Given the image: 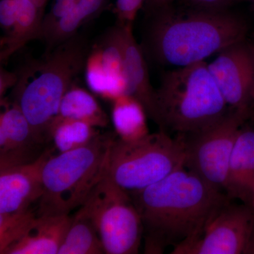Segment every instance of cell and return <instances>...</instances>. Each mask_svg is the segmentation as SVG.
<instances>
[{"label": "cell", "mask_w": 254, "mask_h": 254, "mask_svg": "<svg viewBox=\"0 0 254 254\" xmlns=\"http://www.w3.org/2000/svg\"><path fill=\"white\" fill-rule=\"evenodd\" d=\"M141 216L145 254H162L198 235L228 198L189 170L179 169L144 190L129 193Z\"/></svg>", "instance_id": "obj_1"}, {"label": "cell", "mask_w": 254, "mask_h": 254, "mask_svg": "<svg viewBox=\"0 0 254 254\" xmlns=\"http://www.w3.org/2000/svg\"><path fill=\"white\" fill-rule=\"evenodd\" d=\"M142 49L152 61L176 67L205 61L245 40L247 24L224 9L173 11L168 6L148 13Z\"/></svg>", "instance_id": "obj_2"}, {"label": "cell", "mask_w": 254, "mask_h": 254, "mask_svg": "<svg viewBox=\"0 0 254 254\" xmlns=\"http://www.w3.org/2000/svg\"><path fill=\"white\" fill-rule=\"evenodd\" d=\"M91 47L77 34L39 59L26 62L16 71L18 81L11 99L19 106L43 144L50 141V131L64 95L86 69Z\"/></svg>", "instance_id": "obj_3"}, {"label": "cell", "mask_w": 254, "mask_h": 254, "mask_svg": "<svg viewBox=\"0 0 254 254\" xmlns=\"http://www.w3.org/2000/svg\"><path fill=\"white\" fill-rule=\"evenodd\" d=\"M155 104V124L175 137L200 131L230 110L205 61L164 73Z\"/></svg>", "instance_id": "obj_4"}, {"label": "cell", "mask_w": 254, "mask_h": 254, "mask_svg": "<svg viewBox=\"0 0 254 254\" xmlns=\"http://www.w3.org/2000/svg\"><path fill=\"white\" fill-rule=\"evenodd\" d=\"M115 137L100 133L85 146L51 153L42 168L43 193L37 215H69L80 208L107 174L108 151Z\"/></svg>", "instance_id": "obj_5"}, {"label": "cell", "mask_w": 254, "mask_h": 254, "mask_svg": "<svg viewBox=\"0 0 254 254\" xmlns=\"http://www.w3.org/2000/svg\"><path fill=\"white\" fill-rule=\"evenodd\" d=\"M185 145L163 131L134 141L116 136L110 144L107 176L128 193L138 191L185 166Z\"/></svg>", "instance_id": "obj_6"}, {"label": "cell", "mask_w": 254, "mask_h": 254, "mask_svg": "<svg viewBox=\"0 0 254 254\" xmlns=\"http://www.w3.org/2000/svg\"><path fill=\"white\" fill-rule=\"evenodd\" d=\"M91 214L105 254L138 253L143 225L130 193L107 176L83 203Z\"/></svg>", "instance_id": "obj_7"}, {"label": "cell", "mask_w": 254, "mask_h": 254, "mask_svg": "<svg viewBox=\"0 0 254 254\" xmlns=\"http://www.w3.org/2000/svg\"><path fill=\"white\" fill-rule=\"evenodd\" d=\"M253 112L230 109L203 129L178 137L185 145V167L225 193L229 165L237 133Z\"/></svg>", "instance_id": "obj_8"}, {"label": "cell", "mask_w": 254, "mask_h": 254, "mask_svg": "<svg viewBox=\"0 0 254 254\" xmlns=\"http://www.w3.org/2000/svg\"><path fill=\"white\" fill-rule=\"evenodd\" d=\"M227 198L198 235L173 249V254H242L254 252V212Z\"/></svg>", "instance_id": "obj_9"}, {"label": "cell", "mask_w": 254, "mask_h": 254, "mask_svg": "<svg viewBox=\"0 0 254 254\" xmlns=\"http://www.w3.org/2000/svg\"><path fill=\"white\" fill-rule=\"evenodd\" d=\"M208 68L230 109L254 110V53L244 41L218 53Z\"/></svg>", "instance_id": "obj_10"}, {"label": "cell", "mask_w": 254, "mask_h": 254, "mask_svg": "<svg viewBox=\"0 0 254 254\" xmlns=\"http://www.w3.org/2000/svg\"><path fill=\"white\" fill-rule=\"evenodd\" d=\"M0 169L31 163L46 150L21 108L9 98L0 99Z\"/></svg>", "instance_id": "obj_11"}, {"label": "cell", "mask_w": 254, "mask_h": 254, "mask_svg": "<svg viewBox=\"0 0 254 254\" xmlns=\"http://www.w3.org/2000/svg\"><path fill=\"white\" fill-rule=\"evenodd\" d=\"M51 153L48 148L33 163L0 169V214L35 210L43 193L42 168Z\"/></svg>", "instance_id": "obj_12"}, {"label": "cell", "mask_w": 254, "mask_h": 254, "mask_svg": "<svg viewBox=\"0 0 254 254\" xmlns=\"http://www.w3.org/2000/svg\"><path fill=\"white\" fill-rule=\"evenodd\" d=\"M225 193L253 208L254 200V111L239 130L232 149Z\"/></svg>", "instance_id": "obj_13"}, {"label": "cell", "mask_w": 254, "mask_h": 254, "mask_svg": "<svg viewBox=\"0 0 254 254\" xmlns=\"http://www.w3.org/2000/svg\"><path fill=\"white\" fill-rule=\"evenodd\" d=\"M72 216L38 215L2 254H58Z\"/></svg>", "instance_id": "obj_14"}, {"label": "cell", "mask_w": 254, "mask_h": 254, "mask_svg": "<svg viewBox=\"0 0 254 254\" xmlns=\"http://www.w3.org/2000/svg\"><path fill=\"white\" fill-rule=\"evenodd\" d=\"M132 26V24L122 25L124 68L127 82V95H131L139 101L144 108L147 116L155 123V89L150 83L145 54L133 36Z\"/></svg>", "instance_id": "obj_15"}, {"label": "cell", "mask_w": 254, "mask_h": 254, "mask_svg": "<svg viewBox=\"0 0 254 254\" xmlns=\"http://www.w3.org/2000/svg\"><path fill=\"white\" fill-rule=\"evenodd\" d=\"M49 0H18L17 19L9 36L1 39V65L26 43L33 40H41L42 26L45 10Z\"/></svg>", "instance_id": "obj_16"}, {"label": "cell", "mask_w": 254, "mask_h": 254, "mask_svg": "<svg viewBox=\"0 0 254 254\" xmlns=\"http://www.w3.org/2000/svg\"><path fill=\"white\" fill-rule=\"evenodd\" d=\"M105 254L98 230L86 205L72 216L71 225L58 254Z\"/></svg>", "instance_id": "obj_17"}, {"label": "cell", "mask_w": 254, "mask_h": 254, "mask_svg": "<svg viewBox=\"0 0 254 254\" xmlns=\"http://www.w3.org/2000/svg\"><path fill=\"white\" fill-rule=\"evenodd\" d=\"M112 101V120L118 138L123 141H134L149 133L146 112L136 98L125 94Z\"/></svg>", "instance_id": "obj_18"}, {"label": "cell", "mask_w": 254, "mask_h": 254, "mask_svg": "<svg viewBox=\"0 0 254 254\" xmlns=\"http://www.w3.org/2000/svg\"><path fill=\"white\" fill-rule=\"evenodd\" d=\"M57 120H78L96 128L105 127L109 123L108 115L94 97L75 84L64 95Z\"/></svg>", "instance_id": "obj_19"}, {"label": "cell", "mask_w": 254, "mask_h": 254, "mask_svg": "<svg viewBox=\"0 0 254 254\" xmlns=\"http://www.w3.org/2000/svg\"><path fill=\"white\" fill-rule=\"evenodd\" d=\"M108 3V0H76L69 12L60 20L45 40L46 52L76 36L83 25L99 16Z\"/></svg>", "instance_id": "obj_20"}, {"label": "cell", "mask_w": 254, "mask_h": 254, "mask_svg": "<svg viewBox=\"0 0 254 254\" xmlns=\"http://www.w3.org/2000/svg\"><path fill=\"white\" fill-rule=\"evenodd\" d=\"M99 134L96 127L84 122L57 120L50 128V139L55 149L64 153L88 145Z\"/></svg>", "instance_id": "obj_21"}, {"label": "cell", "mask_w": 254, "mask_h": 254, "mask_svg": "<svg viewBox=\"0 0 254 254\" xmlns=\"http://www.w3.org/2000/svg\"><path fill=\"white\" fill-rule=\"evenodd\" d=\"M37 215V210L24 213L0 214V254L18 240Z\"/></svg>", "instance_id": "obj_22"}, {"label": "cell", "mask_w": 254, "mask_h": 254, "mask_svg": "<svg viewBox=\"0 0 254 254\" xmlns=\"http://www.w3.org/2000/svg\"><path fill=\"white\" fill-rule=\"evenodd\" d=\"M76 0H53L50 11L45 15L42 26V41L48 38L53 28L69 12Z\"/></svg>", "instance_id": "obj_23"}, {"label": "cell", "mask_w": 254, "mask_h": 254, "mask_svg": "<svg viewBox=\"0 0 254 254\" xmlns=\"http://www.w3.org/2000/svg\"><path fill=\"white\" fill-rule=\"evenodd\" d=\"M144 3L145 0H116L115 14L118 24L133 25L137 13Z\"/></svg>", "instance_id": "obj_24"}, {"label": "cell", "mask_w": 254, "mask_h": 254, "mask_svg": "<svg viewBox=\"0 0 254 254\" xmlns=\"http://www.w3.org/2000/svg\"><path fill=\"white\" fill-rule=\"evenodd\" d=\"M18 0H1L0 1V25L5 33L9 36L14 29L17 19Z\"/></svg>", "instance_id": "obj_25"}, {"label": "cell", "mask_w": 254, "mask_h": 254, "mask_svg": "<svg viewBox=\"0 0 254 254\" xmlns=\"http://www.w3.org/2000/svg\"><path fill=\"white\" fill-rule=\"evenodd\" d=\"M18 81L16 72L7 71L1 65L0 68V99L4 98V95L9 88H13Z\"/></svg>", "instance_id": "obj_26"}, {"label": "cell", "mask_w": 254, "mask_h": 254, "mask_svg": "<svg viewBox=\"0 0 254 254\" xmlns=\"http://www.w3.org/2000/svg\"><path fill=\"white\" fill-rule=\"evenodd\" d=\"M190 3L201 9H223L227 4L237 0H188Z\"/></svg>", "instance_id": "obj_27"}, {"label": "cell", "mask_w": 254, "mask_h": 254, "mask_svg": "<svg viewBox=\"0 0 254 254\" xmlns=\"http://www.w3.org/2000/svg\"><path fill=\"white\" fill-rule=\"evenodd\" d=\"M172 1L173 0H145L144 4L148 13H149L168 6Z\"/></svg>", "instance_id": "obj_28"}, {"label": "cell", "mask_w": 254, "mask_h": 254, "mask_svg": "<svg viewBox=\"0 0 254 254\" xmlns=\"http://www.w3.org/2000/svg\"><path fill=\"white\" fill-rule=\"evenodd\" d=\"M253 209H254V203H253Z\"/></svg>", "instance_id": "obj_29"}, {"label": "cell", "mask_w": 254, "mask_h": 254, "mask_svg": "<svg viewBox=\"0 0 254 254\" xmlns=\"http://www.w3.org/2000/svg\"><path fill=\"white\" fill-rule=\"evenodd\" d=\"M252 1H254V0H252Z\"/></svg>", "instance_id": "obj_30"}]
</instances>
